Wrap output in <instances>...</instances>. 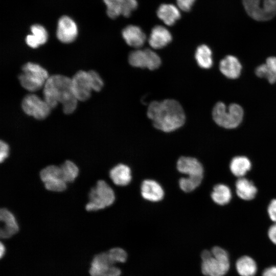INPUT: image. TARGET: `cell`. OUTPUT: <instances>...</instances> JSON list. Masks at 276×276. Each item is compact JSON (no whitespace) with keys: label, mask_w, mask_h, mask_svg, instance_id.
Here are the masks:
<instances>
[{"label":"cell","mask_w":276,"mask_h":276,"mask_svg":"<svg viewBox=\"0 0 276 276\" xmlns=\"http://www.w3.org/2000/svg\"><path fill=\"white\" fill-rule=\"evenodd\" d=\"M40 177L43 182L55 178H61L60 167L50 165L43 169L40 172Z\"/></svg>","instance_id":"f546056e"},{"label":"cell","mask_w":276,"mask_h":276,"mask_svg":"<svg viewBox=\"0 0 276 276\" xmlns=\"http://www.w3.org/2000/svg\"><path fill=\"white\" fill-rule=\"evenodd\" d=\"M256 74L259 77L266 78L270 83H274L276 81V57L268 58L266 63L256 68Z\"/></svg>","instance_id":"7402d4cb"},{"label":"cell","mask_w":276,"mask_h":276,"mask_svg":"<svg viewBox=\"0 0 276 276\" xmlns=\"http://www.w3.org/2000/svg\"><path fill=\"white\" fill-rule=\"evenodd\" d=\"M72 89L78 101L88 100L93 89L90 77L88 72L80 71L72 78Z\"/></svg>","instance_id":"8fae6325"},{"label":"cell","mask_w":276,"mask_h":276,"mask_svg":"<svg viewBox=\"0 0 276 276\" xmlns=\"http://www.w3.org/2000/svg\"><path fill=\"white\" fill-rule=\"evenodd\" d=\"M203 177H186L179 180L180 188L185 192H190L194 190L201 183Z\"/></svg>","instance_id":"f1b7e54d"},{"label":"cell","mask_w":276,"mask_h":276,"mask_svg":"<svg viewBox=\"0 0 276 276\" xmlns=\"http://www.w3.org/2000/svg\"><path fill=\"white\" fill-rule=\"evenodd\" d=\"M117 264L111 258L108 251L95 255L92 259L89 273L90 276H120L121 270L115 266Z\"/></svg>","instance_id":"ba28073f"},{"label":"cell","mask_w":276,"mask_h":276,"mask_svg":"<svg viewBox=\"0 0 276 276\" xmlns=\"http://www.w3.org/2000/svg\"><path fill=\"white\" fill-rule=\"evenodd\" d=\"M246 13L257 21H264L276 15V0H242Z\"/></svg>","instance_id":"52a82bcc"},{"label":"cell","mask_w":276,"mask_h":276,"mask_svg":"<svg viewBox=\"0 0 276 276\" xmlns=\"http://www.w3.org/2000/svg\"><path fill=\"white\" fill-rule=\"evenodd\" d=\"M32 34L40 45L44 44L48 38V34L45 29L41 25L35 24L30 28Z\"/></svg>","instance_id":"4dcf8cb0"},{"label":"cell","mask_w":276,"mask_h":276,"mask_svg":"<svg viewBox=\"0 0 276 276\" xmlns=\"http://www.w3.org/2000/svg\"><path fill=\"white\" fill-rule=\"evenodd\" d=\"M177 169L189 177H203V168L201 164L195 158L181 156L177 162Z\"/></svg>","instance_id":"4fadbf2b"},{"label":"cell","mask_w":276,"mask_h":276,"mask_svg":"<svg viewBox=\"0 0 276 276\" xmlns=\"http://www.w3.org/2000/svg\"><path fill=\"white\" fill-rule=\"evenodd\" d=\"M212 54L205 44L199 45L196 49L195 57L198 65L203 68H209L213 64Z\"/></svg>","instance_id":"d4e9b609"},{"label":"cell","mask_w":276,"mask_h":276,"mask_svg":"<svg viewBox=\"0 0 276 276\" xmlns=\"http://www.w3.org/2000/svg\"><path fill=\"white\" fill-rule=\"evenodd\" d=\"M213 118L219 126L228 129L237 127L241 122L243 116L242 107L237 104L228 107L222 102L217 103L213 109Z\"/></svg>","instance_id":"277c9868"},{"label":"cell","mask_w":276,"mask_h":276,"mask_svg":"<svg viewBox=\"0 0 276 276\" xmlns=\"http://www.w3.org/2000/svg\"><path fill=\"white\" fill-rule=\"evenodd\" d=\"M212 200L217 204L224 205L228 203L232 198L230 189L223 184L216 185L211 193Z\"/></svg>","instance_id":"484cf974"},{"label":"cell","mask_w":276,"mask_h":276,"mask_svg":"<svg viewBox=\"0 0 276 276\" xmlns=\"http://www.w3.org/2000/svg\"><path fill=\"white\" fill-rule=\"evenodd\" d=\"M109 176L114 184L120 186H127L132 178L130 168L123 164L113 167L109 172Z\"/></svg>","instance_id":"d6986e66"},{"label":"cell","mask_w":276,"mask_h":276,"mask_svg":"<svg viewBox=\"0 0 276 276\" xmlns=\"http://www.w3.org/2000/svg\"><path fill=\"white\" fill-rule=\"evenodd\" d=\"M136 0H124L123 3L122 15L125 17H129L132 12L137 7Z\"/></svg>","instance_id":"836d02e7"},{"label":"cell","mask_w":276,"mask_h":276,"mask_svg":"<svg viewBox=\"0 0 276 276\" xmlns=\"http://www.w3.org/2000/svg\"><path fill=\"white\" fill-rule=\"evenodd\" d=\"M9 153V145L4 141L0 143V161L2 163L7 158Z\"/></svg>","instance_id":"8d00e7d4"},{"label":"cell","mask_w":276,"mask_h":276,"mask_svg":"<svg viewBox=\"0 0 276 276\" xmlns=\"http://www.w3.org/2000/svg\"><path fill=\"white\" fill-rule=\"evenodd\" d=\"M262 276H276V266L266 268L262 273Z\"/></svg>","instance_id":"60d3db41"},{"label":"cell","mask_w":276,"mask_h":276,"mask_svg":"<svg viewBox=\"0 0 276 276\" xmlns=\"http://www.w3.org/2000/svg\"><path fill=\"white\" fill-rule=\"evenodd\" d=\"M57 37L62 42L74 41L78 35V27L74 20L67 16L61 17L58 21Z\"/></svg>","instance_id":"7c38bea8"},{"label":"cell","mask_w":276,"mask_h":276,"mask_svg":"<svg viewBox=\"0 0 276 276\" xmlns=\"http://www.w3.org/2000/svg\"><path fill=\"white\" fill-rule=\"evenodd\" d=\"M219 68L227 78L236 79L240 76L242 66L237 58L228 55L220 61Z\"/></svg>","instance_id":"ac0fdd59"},{"label":"cell","mask_w":276,"mask_h":276,"mask_svg":"<svg viewBox=\"0 0 276 276\" xmlns=\"http://www.w3.org/2000/svg\"><path fill=\"white\" fill-rule=\"evenodd\" d=\"M0 219L2 225L0 229L2 239H8L16 234L19 226L16 219L11 212L6 208L0 211Z\"/></svg>","instance_id":"5bb4252c"},{"label":"cell","mask_w":276,"mask_h":276,"mask_svg":"<svg viewBox=\"0 0 276 276\" xmlns=\"http://www.w3.org/2000/svg\"><path fill=\"white\" fill-rule=\"evenodd\" d=\"M196 0H176L178 7L181 10L188 12L193 6Z\"/></svg>","instance_id":"d590c367"},{"label":"cell","mask_w":276,"mask_h":276,"mask_svg":"<svg viewBox=\"0 0 276 276\" xmlns=\"http://www.w3.org/2000/svg\"><path fill=\"white\" fill-rule=\"evenodd\" d=\"M236 188L238 196L245 200L254 199L257 192L253 182L243 177H240L237 180Z\"/></svg>","instance_id":"44dd1931"},{"label":"cell","mask_w":276,"mask_h":276,"mask_svg":"<svg viewBox=\"0 0 276 276\" xmlns=\"http://www.w3.org/2000/svg\"><path fill=\"white\" fill-rule=\"evenodd\" d=\"M18 79L21 86L30 91H35L44 85L49 78L48 72L39 64L28 62L22 66Z\"/></svg>","instance_id":"5b68a950"},{"label":"cell","mask_w":276,"mask_h":276,"mask_svg":"<svg viewBox=\"0 0 276 276\" xmlns=\"http://www.w3.org/2000/svg\"><path fill=\"white\" fill-rule=\"evenodd\" d=\"M5 253V247L4 244L1 242L0 243V257L1 258L4 256Z\"/></svg>","instance_id":"b9f144b4"},{"label":"cell","mask_w":276,"mask_h":276,"mask_svg":"<svg viewBox=\"0 0 276 276\" xmlns=\"http://www.w3.org/2000/svg\"><path fill=\"white\" fill-rule=\"evenodd\" d=\"M128 61L133 67L147 68L150 70L158 68L162 63L158 55L149 49H137L131 52L128 56Z\"/></svg>","instance_id":"9c48e42d"},{"label":"cell","mask_w":276,"mask_h":276,"mask_svg":"<svg viewBox=\"0 0 276 276\" xmlns=\"http://www.w3.org/2000/svg\"><path fill=\"white\" fill-rule=\"evenodd\" d=\"M46 189L53 192H62L66 189V182L62 178H55L43 182Z\"/></svg>","instance_id":"1f68e13d"},{"label":"cell","mask_w":276,"mask_h":276,"mask_svg":"<svg viewBox=\"0 0 276 276\" xmlns=\"http://www.w3.org/2000/svg\"><path fill=\"white\" fill-rule=\"evenodd\" d=\"M251 163L245 156H236L232 159L230 163V169L236 176L242 177L251 168Z\"/></svg>","instance_id":"cb8c5ba5"},{"label":"cell","mask_w":276,"mask_h":276,"mask_svg":"<svg viewBox=\"0 0 276 276\" xmlns=\"http://www.w3.org/2000/svg\"><path fill=\"white\" fill-rule=\"evenodd\" d=\"M114 192L104 180L97 181L89 193V201L85 209L87 211H97L111 205L114 201Z\"/></svg>","instance_id":"8992f818"},{"label":"cell","mask_w":276,"mask_h":276,"mask_svg":"<svg viewBox=\"0 0 276 276\" xmlns=\"http://www.w3.org/2000/svg\"><path fill=\"white\" fill-rule=\"evenodd\" d=\"M172 40V35L166 28L156 26L151 30L148 42L153 49H160L167 45Z\"/></svg>","instance_id":"9a60e30c"},{"label":"cell","mask_w":276,"mask_h":276,"mask_svg":"<svg viewBox=\"0 0 276 276\" xmlns=\"http://www.w3.org/2000/svg\"><path fill=\"white\" fill-rule=\"evenodd\" d=\"M124 0H103L107 9L106 13L110 18L114 19L122 15Z\"/></svg>","instance_id":"83f0119b"},{"label":"cell","mask_w":276,"mask_h":276,"mask_svg":"<svg viewBox=\"0 0 276 276\" xmlns=\"http://www.w3.org/2000/svg\"><path fill=\"white\" fill-rule=\"evenodd\" d=\"M141 193L143 198L152 202L159 201L164 196V191L162 186L152 179H146L142 182Z\"/></svg>","instance_id":"e0dca14e"},{"label":"cell","mask_w":276,"mask_h":276,"mask_svg":"<svg viewBox=\"0 0 276 276\" xmlns=\"http://www.w3.org/2000/svg\"><path fill=\"white\" fill-rule=\"evenodd\" d=\"M60 168L61 178L66 183L73 182L78 175V167L71 160H66Z\"/></svg>","instance_id":"4316f807"},{"label":"cell","mask_w":276,"mask_h":276,"mask_svg":"<svg viewBox=\"0 0 276 276\" xmlns=\"http://www.w3.org/2000/svg\"><path fill=\"white\" fill-rule=\"evenodd\" d=\"M268 213L271 220L276 223V199L270 202L268 208Z\"/></svg>","instance_id":"74e56055"},{"label":"cell","mask_w":276,"mask_h":276,"mask_svg":"<svg viewBox=\"0 0 276 276\" xmlns=\"http://www.w3.org/2000/svg\"><path fill=\"white\" fill-rule=\"evenodd\" d=\"M236 268L240 276H254L257 271L256 262L247 256H242L237 260Z\"/></svg>","instance_id":"603a6c76"},{"label":"cell","mask_w":276,"mask_h":276,"mask_svg":"<svg viewBox=\"0 0 276 276\" xmlns=\"http://www.w3.org/2000/svg\"><path fill=\"white\" fill-rule=\"evenodd\" d=\"M44 100L51 108L59 103L62 105L65 114L73 113L76 109L78 100L76 98L72 85V79L60 75L50 76L43 87Z\"/></svg>","instance_id":"7a4b0ae2"},{"label":"cell","mask_w":276,"mask_h":276,"mask_svg":"<svg viewBox=\"0 0 276 276\" xmlns=\"http://www.w3.org/2000/svg\"><path fill=\"white\" fill-rule=\"evenodd\" d=\"M147 114L154 127L165 132L180 128L186 121L182 107L178 101L173 99L151 102Z\"/></svg>","instance_id":"6da1fadb"},{"label":"cell","mask_w":276,"mask_h":276,"mask_svg":"<svg viewBox=\"0 0 276 276\" xmlns=\"http://www.w3.org/2000/svg\"><path fill=\"white\" fill-rule=\"evenodd\" d=\"M268 235L271 242L276 244V223L269 227Z\"/></svg>","instance_id":"ab89813d"},{"label":"cell","mask_w":276,"mask_h":276,"mask_svg":"<svg viewBox=\"0 0 276 276\" xmlns=\"http://www.w3.org/2000/svg\"><path fill=\"white\" fill-rule=\"evenodd\" d=\"M90 77L93 89L96 91L101 90L103 86V82L99 75L94 71H88Z\"/></svg>","instance_id":"e575fe53"},{"label":"cell","mask_w":276,"mask_h":276,"mask_svg":"<svg viewBox=\"0 0 276 276\" xmlns=\"http://www.w3.org/2000/svg\"><path fill=\"white\" fill-rule=\"evenodd\" d=\"M21 107L25 113L37 120L46 118L52 109L44 100L34 94L26 96L22 100Z\"/></svg>","instance_id":"30bf717a"},{"label":"cell","mask_w":276,"mask_h":276,"mask_svg":"<svg viewBox=\"0 0 276 276\" xmlns=\"http://www.w3.org/2000/svg\"><path fill=\"white\" fill-rule=\"evenodd\" d=\"M26 41L27 44L32 48H36L40 45L32 34L27 35L26 38Z\"/></svg>","instance_id":"f35d334b"},{"label":"cell","mask_w":276,"mask_h":276,"mask_svg":"<svg viewBox=\"0 0 276 276\" xmlns=\"http://www.w3.org/2000/svg\"><path fill=\"white\" fill-rule=\"evenodd\" d=\"M108 251L111 258L116 263H124L127 259V253L121 248H112Z\"/></svg>","instance_id":"d6a6232c"},{"label":"cell","mask_w":276,"mask_h":276,"mask_svg":"<svg viewBox=\"0 0 276 276\" xmlns=\"http://www.w3.org/2000/svg\"><path fill=\"white\" fill-rule=\"evenodd\" d=\"M157 15L166 25L171 26L180 18L178 8L173 4H163L157 10Z\"/></svg>","instance_id":"ffe728a7"},{"label":"cell","mask_w":276,"mask_h":276,"mask_svg":"<svg viewBox=\"0 0 276 276\" xmlns=\"http://www.w3.org/2000/svg\"><path fill=\"white\" fill-rule=\"evenodd\" d=\"M201 272L206 276H224L229 269V260L227 252L223 248L215 246L211 251L203 250Z\"/></svg>","instance_id":"3957f363"},{"label":"cell","mask_w":276,"mask_h":276,"mask_svg":"<svg viewBox=\"0 0 276 276\" xmlns=\"http://www.w3.org/2000/svg\"><path fill=\"white\" fill-rule=\"evenodd\" d=\"M122 35L126 43L130 47L140 48L146 40V36L141 28L135 25H128L122 31Z\"/></svg>","instance_id":"2e32d148"}]
</instances>
